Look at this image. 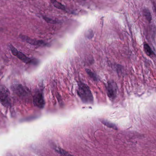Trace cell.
I'll use <instances>...</instances> for the list:
<instances>
[{"instance_id": "obj_7", "label": "cell", "mask_w": 156, "mask_h": 156, "mask_svg": "<svg viewBox=\"0 0 156 156\" xmlns=\"http://www.w3.org/2000/svg\"><path fill=\"white\" fill-rule=\"evenodd\" d=\"M13 92L20 96H24L28 94V90L26 88L21 85H14L12 87Z\"/></svg>"}, {"instance_id": "obj_3", "label": "cell", "mask_w": 156, "mask_h": 156, "mask_svg": "<svg viewBox=\"0 0 156 156\" xmlns=\"http://www.w3.org/2000/svg\"><path fill=\"white\" fill-rule=\"evenodd\" d=\"M10 97L9 93L6 87H0V103L5 107L9 106L11 105Z\"/></svg>"}, {"instance_id": "obj_4", "label": "cell", "mask_w": 156, "mask_h": 156, "mask_svg": "<svg viewBox=\"0 0 156 156\" xmlns=\"http://www.w3.org/2000/svg\"><path fill=\"white\" fill-rule=\"evenodd\" d=\"M33 104L34 106L40 108H43L44 106L45 102L43 94L41 91H38L34 96Z\"/></svg>"}, {"instance_id": "obj_11", "label": "cell", "mask_w": 156, "mask_h": 156, "mask_svg": "<svg viewBox=\"0 0 156 156\" xmlns=\"http://www.w3.org/2000/svg\"><path fill=\"white\" fill-rule=\"evenodd\" d=\"M143 15H144V17H145L147 20L149 22H151V20H152V17H151V14L149 10L147 9H144V10L143 11Z\"/></svg>"}, {"instance_id": "obj_2", "label": "cell", "mask_w": 156, "mask_h": 156, "mask_svg": "<svg viewBox=\"0 0 156 156\" xmlns=\"http://www.w3.org/2000/svg\"><path fill=\"white\" fill-rule=\"evenodd\" d=\"M9 47L12 54L23 62L26 64H32L34 65L38 64V60L29 58L28 56H26L25 54H24L23 53L21 52L20 51H18L17 49H16L12 44L9 45Z\"/></svg>"}, {"instance_id": "obj_1", "label": "cell", "mask_w": 156, "mask_h": 156, "mask_svg": "<svg viewBox=\"0 0 156 156\" xmlns=\"http://www.w3.org/2000/svg\"><path fill=\"white\" fill-rule=\"evenodd\" d=\"M77 94L82 101L86 104H92L94 102V97L89 87L83 83H78Z\"/></svg>"}, {"instance_id": "obj_13", "label": "cell", "mask_w": 156, "mask_h": 156, "mask_svg": "<svg viewBox=\"0 0 156 156\" xmlns=\"http://www.w3.org/2000/svg\"><path fill=\"white\" fill-rule=\"evenodd\" d=\"M55 151L57 152V153H59V154H61V155H69L70 154L68 153V152L66 151H65L63 150L60 147H56L55 148Z\"/></svg>"}, {"instance_id": "obj_8", "label": "cell", "mask_w": 156, "mask_h": 156, "mask_svg": "<svg viewBox=\"0 0 156 156\" xmlns=\"http://www.w3.org/2000/svg\"><path fill=\"white\" fill-rule=\"evenodd\" d=\"M51 1L53 5L57 9L63 11H66V10L65 6H64L63 4H62L60 2H58V1H57V0H51Z\"/></svg>"}, {"instance_id": "obj_9", "label": "cell", "mask_w": 156, "mask_h": 156, "mask_svg": "<svg viewBox=\"0 0 156 156\" xmlns=\"http://www.w3.org/2000/svg\"><path fill=\"white\" fill-rule=\"evenodd\" d=\"M144 49L145 51V53L148 56H152L154 55V52H153L152 50H151V48L150 46L149 45V44L147 43H145L144 44Z\"/></svg>"}, {"instance_id": "obj_10", "label": "cell", "mask_w": 156, "mask_h": 156, "mask_svg": "<svg viewBox=\"0 0 156 156\" xmlns=\"http://www.w3.org/2000/svg\"><path fill=\"white\" fill-rule=\"evenodd\" d=\"M101 122H102V124H104L105 126H106L110 128L113 129L117 130L118 128L116 126L115 124L109 122L106 120H100Z\"/></svg>"}, {"instance_id": "obj_6", "label": "cell", "mask_w": 156, "mask_h": 156, "mask_svg": "<svg viewBox=\"0 0 156 156\" xmlns=\"http://www.w3.org/2000/svg\"><path fill=\"white\" fill-rule=\"evenodd\" d=\"M20 37L22 40L31 45L39 46H44L47 45V44L44 41L32 39L26 35H20Z\"/></svg>"}, {"instance_id": "obj_5", "label": "cell", "mask_w": 156, "mask_h": 156, "mask_svg": "<svg viewBox=\"0 0 156 156\" xmlns=\"http://www.w3.org/2000/svg\"><path fill=\"white\" fill-rule=\"evenodd\" d=\"M117 89L116 85L113 81H109L108 83L107 93L108 95L111 100H114L116 97Z\"/></svg>"}, {"instance_id": "obj_12", "label": "cell", "mask_w": 156, "mask_h": 156, "mask_svg": "<svg viewBox=\"0 0 156 156\" xmlns=\"http://www.w3.org/2000/svg\"><path fill=\"white\" fill-rule=\"evenodd\" d=\"M87 73V74L90 76V77L91 78L94 80V81H97L98 80V77L97 75L96 74L94 73H93L92 71L91 70H89V69H87L86 70Z\"/></svg>"}, {"instance_id": "obj_15", "label": "cell", "mask_w": 156, "mask_h": 156, "mask_svg": "<svg viewBox=\"0 0 156 156\" xmlns=\"http://www.w3.org/2000/svg\"><path fill=\"white\" fill-rule=\"evenodd\" d=\"M85 35L86 36L88 39H91L94 36V34H93V32L92 31V30H89L86 32Z\"/></svg>"}, {"instance_id": "obj_14", "label": "cell", "mask_w": 156, "mask_h": 156, "mask_svg": "<svg viewBox=\"0 0 156 156\" xmlns=\"http://www.w3.org/2000/svg\"><path fill=\"white\" fill-rule=\"evenodd\" d=\"M43 18L44 20L48 23H51V24H55V23H57L58 22L57 21L55 20H52V19H50V18H48L46 16H43Z\"/></svg>"}]
</instances>
